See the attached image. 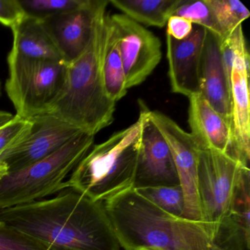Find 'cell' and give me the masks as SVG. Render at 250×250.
I'll return each mask as SVG.
<instances>
[{
    "label": "cell",
    "instance_id": "obj_1",
    "mask_svg": "<svg viewBox=\"0 0 250 250\" xmlns=\"http://www.w3.org/2000/svg\"><path fill=\"white\" fill-rule=\"evenodd\" d=\"M0 221L51 250H121L104 203L72 188L49 200L2 209Z\"/></svg>",
    "mask_w": 250,
    "mask_h": 250
},
{
    "label": "cell",
    "instance_id": "obj_2",
    "mask_svg": "<svg viewBox=\"0 0 250 250\" xmlns=\"http://www.w3.org/2000/svg\"><path fill=\"white\" fill-rule=\"evenodd\" d=\"M107 0H102L93 21L91 37L83 54L67 65L65 85L46 113L90 135L112 124L116 103L105 90L103 61L109 36Z\"/></svg>",
    "mask_w": 250,
    "mask_h": 250
},
{
    "label": "cell",
    "instance_id": "obj_3",
    "mask_svg": "<svg viewBox=\"0 0 250 250\" xmlns=\"http://www.w3.org/2000/svg\"><path fill=\"white\" fill-rule=\"evenodd\" d=\"M103 203L124 250H220L202 222L169 214L134 188Z\"/></svg>",
    "mask_w": 250,
    "mask_h": 250
},
{
    "label": "cell",
    "instance_id": "obj_4",
    "mask_svg": "<svg viewBox=\"0 0 250 250\" xmlns=\"http://www.w3.org/2000/svg\"><path fill=\"white\" fill-rule=\"evenodd\" d=\"M140 106L135 123L90 148L72 171L68 188L102 203L134 188L147 110L142 101Z\"/></svg>",
    "mask_w": 250,
    "mask_h": 250
},
{
    "label": "cell",
    "instance_id": "obj_5",
    "mask_svg": "<svg viewBox=\"0 0 250 250\" xmlns=\"http://www.w3.org/2000/svg\"><path fill=\"white\" fill-rule=\"evenodd\" d=\"M83 132L47 157L0 180V210L41 200L68 188L65 178L93 146Z\"/></svg>",
    "mask_w": 250,
    "mask_h": 250
},
{
    "label": "cell",
    "instance_id": "obj_6",
    "mask_svg": "<svg viewBox=\"0 0 250 250\" xmlns=\"http://www.w3.org/2000/svg\"><path fill=\"white\" fill-rule=\"evenodd\" d=\"M8 64L5 91L17 111L16 115L29 120L46 113L65 85L66 64L63 61L29 59L12 51Z\"/></svg>",
    "mask_w": 250,
    "mask_h": 250
},
{
    "label": "cell",
    "instance_id": "obj_7",
    "mask_svg": "<svg viewBox=\"0 0 250 250\" xmlns=\"http://www.w3.org/2000/svg\"><path fill=\"white\" fill-rule=\"evenodd\" d=\"M243 165L228 153L200 150L197 187L202 223L213 241L222 219L229 211Z\"/></svg>",
    "mask_w": 250,
    "mask_h": 250
},
{
    "label": "cell",
    "instance_id": "obj_8",
    "mask_svg": "<svg viewBox=\"0 0 250 250\" xmlns=\"http://www.w3.org/2000/svg\"><path fill=\"white\" fill-rule=\"evenodd\" d=\"M29 120L26 129L0 152V162L9 173L47 157L83 132L50 114Z\"/></svg>",
    "mask_w": 250,
    "mask_h": 250
},
{
    "label": "cell",
    "instance_id": "obj_9",
    "mask_svg": "<svg viewBox=\"0 0 250 250\" xmlns=\"http://www.w3.org/2000/svg\"><path fill=\"white\" fill-rule=\"evenodd\" d=\"M149 118L170 148L184 198L183 217L202 222L197 187L199 155L201 149L189 133L159 111L149 110Z\"/></svg>",
    "mask_w": 250,
    "mask_h": 250
},
{
    "label": "cell",
    "instance_id": "obj_10",
    "mask_svg": "<svg viewBox=\"0 0 250 250\" xmlns=\"http://www.w3.org/2000/svg\"><path fill=\"white\" fill-rule=\"evenodd\" d=\"M119 43L127 89L140 85L162 60L160 39L124 14L110 16Z\"/></svg>",
    "mask_w": 250,
    "mask_h": 250
},
{
    "label": "cell",
    "instance_id": "obj_11",
    "mask_svg": "<svg viewBox=\"0 0 250 250\" xmlns=\"http://www.w3.org/2000/svg\"><path fill=\"white\" fill-rule=\"evenodd\" d=\"M101 2L84 0L74 9L39 18L65 64L77 60L87 48Z\"/></svg>",
    "mask_w": 250,
    "mask_h": 250
},
{
    "label": "cell",
    "instance_id": "obj_12",
    "mask_svg": "<svg viewBox=\"0 0 250 250\" xmlns=\"http://www.w3.org/2000/svg\"><path fill=\"white\" fill-rule=\"evenodd\" d=\"M207 30L193 24L191 34L176 40L167 34V58L171 90L189 98L201 93L200 65Z\"/></svg>",
    "mask_w": 250,
    "mask_h": 250
},
{
    "label": "cell",
    "instance_id": "obj_13",
    "mask_svg": "<svg viewBox=\"0 0 250 250\" xmlns=\"http://www.w3.org/2000/svg\"><path fill=\"white\" fill-rule=\"evenodd\" d=\"M250 55L238 52L230 74L231 146L229 154L248 166L250 159Z\"/></svg>",
    "mask_w": 250,
    "mask_h": 250
},
{
    "label": "cell",
    "instance_id": "obj_14",
    "mask_svg": "<svg viewBox=\"0 0 250 250\" xmlns=\"http://www.w3.org/2000/svg\"><path fill=\"white\" fill-rule=\"evenodd\" d=\"M147 108L143 125L134 188L179 185L170 148L149 118Z\"/></svg>",
    "mask_w": 250,
    "mask_h": 250
},
{
    "label": "cell",
    "instance_id": "obj_15",
    "mask_svg": "<svg viewBox=\"0 0 250 250\" xmlns=\"http://www.w3.org/2000/svg\"><path fill=\"white\" fill-rule=\"evenodd\" d=\"M220 250H250V171L244 167L237 182L229 211L213 238Z\"/></svg>",
    "mask_w": 250,
    "mask_h": 250
},
{
    "label": "cell",
    "instance_id": "obj_16",
    "mask_svg": "<svg viewBox=\"0 0 250 250\" xmlns=\"http://www.w3.org/2000/svg\"><path fill=\"white\" fill-rule=\"evenodd\" d=\"M201 94L230 126V84L222 64L219 40L207 30L200 65Z\"/></svg>",
    "mask_w": 250,
    "mask_h": 250
},
{
    "label": "cell",
    "instance_id": "obj_17",
    "mask_svg": "<svg viewBox=\"0 0 250 250\" xmlns=\"http://www.w3.org/2000/svg\"><path fill=\"white\" fill-rule=\"evenodd\" d=\"M188 122L191 137L201 150L228 153L231 146L230 126L201 93L188 98Z\"/></svg>",
    "mask_w": 250,
    "mask_h": 250
},
{
    "label": "cell",
    "instance_id": "obj_18",
    "mask_svg": "<svg viewBox=\"0 0 250 250\" xmlns=\"http://www.w3.org/2000/svg\"><path fill=\"white\" fill-rule=\"evenodd\" d=\"M12 32L14 42L11 51L17 55L29 59L62 61L40 19L26 15Z\"/></svg>",
    "mask_w": 250,
    "mask_h": 250
},
{
    "label": "cell",
    "instance_id": "obj_19",
    "mask_svg": "<svg viewBox=\"0 0 250 250\" xmlns=\"http://www.w3.org/2000/svg\"><path fill=\"white\" fill-rule=\"evenodd\" d=\"M109 2L141 25L164 27L181 0H111Z\"/></svg>",
    "mask_w": 250,
    "mask_h": 250
},
{
    "label": "cell",
    "instance_id": "obj_20",
    "mask_svg": "<svg viewBox=\"0 0 250 250\" xmlns=\"http://www.w3.org/2000/svg\"><path fill=\"white\" fill-rule=\"evenodd\" d=\"M103 77L105 90L111 100L116 103L127 94L128 89L120 52L119 43L111 20L109 36L104 56Z\"/></svg>",
    "mask_w": 250,
    "mask_h": 250
},
{
    "label": "cell",
    "instance_id": "obj_21",
    "mask_svg": "<svg viewBox=\"0 0 250 250\" xmlns=\"http://www.w3.org/2000/svg\"><path fill=\"white\" fill-rule=\"evenodd\" d=\"M219 31V40L229 36L250 14L238 0H207Z\"/></svg>",
    "mask_w": 250,
    "mask_h": 250
},
{
    "label": "cell",
    "instance_id": "obj_22",
    "mask_svg": "<svg viewBox=\"0 0 250 250\" xmlns=\"http://www.w3.org/2000/svg\"><path fill=\"white\" fill-rule=\"evenodd\" d=\"M140 195L151 202L164 211L183 217L184 211V193L181 186H159L134 188Z\"/></svg>",
    "mask_w": 250,
    "mask_h": 250
},
{
    "label": "cell",
    "instance_id": "obj_23",
    "mask_svg": "<svg viewBox=\"0 0 250 250\" xmlns=\"http://www.w3.org/2000/svg\"><path fill=\"white\" fill-rule=\"evenodd\" d=\"M173 16L182 17L193 24L201 26L219 39V31L207 0H181Z\"/></svg>",
    "mask_w": 250,
    "mask_h": 250
},
{
    "label": "cell",
    "instance_id": "obj_24",
    "mask_svg": "<svg viewBox=\"0 0 250 250\" xmlns=\"http://www.w3.org/2000/svg\"><path fill=\"white\" fill-rule=\"evenodd\" d=\"M0 250H51L33 237L0 221Z\"/></svg>",
    "mask_w": 250,
    "mask_h": 250
},
{
    "label": "cell",
    "instance_id": "obj_25",
    "mask_svg": "<svg viewBox=\"0 0 250 250\" xmlns=\"http://www.w3.org/2000/svg\"><path fill=\"white\" fill-rule=\"evenodd\" d=\"M26 14L43 18L80 6L84 0H20Z\"/></svg>",
    "mask_w": 250,
    "mask_h": 250
},
{
    "label": "cell",
    "instance_id": "obj_26",
    "mask_svg": "<svg viewBox=\"0 0 250 250\" xmlns=\"http://www.w3.org/2000/svg\"><path fill=\"white\" fill-rule=\"evenodd\" d=\"M29 124L30 120L23 119L15 115L8 124L0 128V152L16 140L28 126ZM8 173L7 167L0 162V180Z\"/></svg>",
    "mask_w": 250,
    "mask_h": 250
},
{
    "label": "cell",
    "instance_id": "obj_27",
    "mask_svg": "<svg viewBox=\"0 0 250 250\" xmlns=\"http://www.w3.org/2000/svg\"><path fill=\"white\" fill-rule=\"evenodd\" d=\"M20 0H0V23L14 28L26 17Z\"/></svg>",
    "mask_w": 250,
    "mask_h": 250
},
{
    "label": "cell",
    "instance_id": "obj_28",
    "mask_svg": "<svg viewBox=\"0 0 250 250\" xmlns=\"http://www.w3.org/2000/svg\"><path fill=\"white\" fill-rule=\"evenodd\" d=\"M167 26V34L179 41L187 39L193 30L191 21L177 16H172L168 20Z\"/></svg>",
    "mask_w": 250,
    "mask_h": 250
},
{
    "label": "cell",
    "instance_id": "obj_29",
    "mask_svg": "<svg viewBox=\"0 0 250 250\" xmlns=\"http://www.w3.org/2000/svg\"><path fill=\"white\" fill-rule=\"evenodd\" d=\"M14 115L10 112L0 111V128L10 122L14 118Z\"/></svg>",
    "mask_w": 250,
    "mask_h": 250
},
{
    "label": "cell",
    "instance_id": "obj_30",
    "mask_svg": "<svg viewBox=\"0 0 250 250\" xmlns=\"http://www.w3.org/2000/svg\"><path fill=\"white\" fill-rule=\"evenodd\" d=\"M1 95H2V87H1V83H0V97H1Z\"/></svg>",
    "mask_w": 250,
    "mask_h": 250
},
{
    "label": "cell",
    "instance_id": "obj_31",
    "mask_svg": "<svg viewBox=\"0 0 250 250\" xmlns=\"http://www.w3.org/2000/svg\"></svg>",
    "mask_w": 250,
    "mask_h": 250
}]
</instances>
